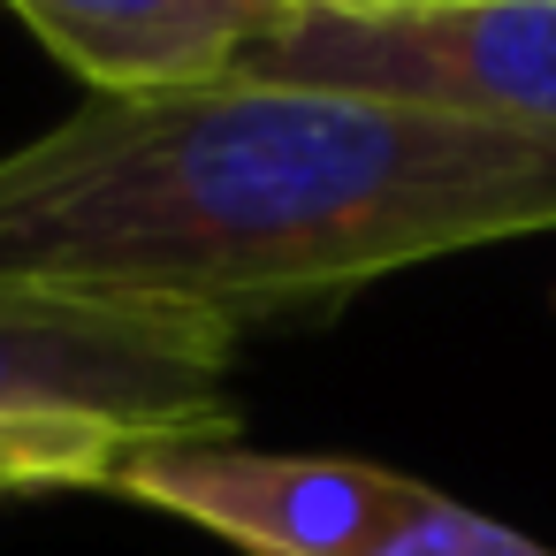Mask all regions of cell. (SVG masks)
Returning a JSON list of instances; mask_svg holds the SVG:
<instances>
[{
  "instance_id": "6da1fadb",
  "label": "cell",
  "mask_w": 556,
  "mask_h": 556,
  "mask_svg": "<svg viewBox=\"0 0 556 556\" xmlns=\"http://www.w3.org/2000/svg\"><path fill=\"white\" fill-rule=\"evenodd\" d=\"M556 229V138L343 92L199 85L85 100L0 153V275L252 328Z\"/></svg>"
},
{
  "instance_id": "7a4b0ae2",
  "label": "cell",
  "mask_w": 556,
  "mask_h": 556,
  "mask_svg": "<svg viewBox=\"0 0 556 556\" xmlns=\"http://www.w3.org/2000/svg\"><path fill=\"white\" fill-rule=\"evenodd\" d=\"M237 77L556 138V0H275Z\"/></svg>"
},
{
  "instance_id": "3957f363",
  "label": "cell",
  "mask_w": 556,
  "mask_h": 556,
  "mask_svg": "<svg viewBox=\"0 0 556 556\" xmlns=\"http://www.w3.org/2000/svg\"><path fill=\"white\" fill-rule=\"evenodd\" d=\"M237 328L62 282L0 275V419H100L138 442H222Z\"/></svg>"
},
{
  "instance_id": "277c9868",
  "label": "cell",
  "mask_w": 556,
  "mask_h": 556,
  "mask_svg": "<svg viewBox=\"0 0 556 556\" xmlns=\"http://www.w3.org/2000/svg\"><path fill=\"white\" fill-rule=\"evenodd\" d=\"M108 495L153 503L244 556H381L434 488L366 457H282L222 434L130 450Z\"/></svg>"
},
{
  "instance_id": "5b68a950",
  "label": "cell",
  "mask_w": 556,
  "mask_h": 556,
  "mask_svg": "<svg viewBox=\"0 0 556 556\" xmlns=\"http://www.w3.org/2000/svg\"><path fill=\"white\" fill-rule=\"evenodd\" d=\"M275 0H16V24L92 85V100H168L229 85Z\"/></svg>"
},
{
  "instance_id": "8992f818",
  "label": "cell",
  "mask_w": 556,
  "mask_h": 556,
  "mask_svg": "<svg viewBox=\"0 0 556 556\" xmlns=\"http://www.w3.org/2000/svg\"><path fill=\"white\" fill-rule=\"evenodd\" d=\"M130 450L146 442L100 419H0V503L54 488H115Z\"/></svg>"
},
{
  "instance_id": "52a82bcc",
  "label": "cell",
  "mask_w": 556,
  "mask_h": 556,
  "mask_svg": "<svg viewBox=\"0 0 556 556\" xmlns=\"http://www.w3.org/2000/svg\"><path fill=\"white\" fill-rule=\"evenodd\" d=\"M381 556H556V548H541L518 526H495V518H480V510H465V503H450L434 488Z\"/></svg>"
}]
</instances>
